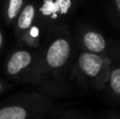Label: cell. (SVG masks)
Segmentation results:
<instances>
[{
    "instance_id": "obj_1",
    "label": "cell",
    "mask_w": 120,
    "mask_h": 119,
    "mask_svg": "<svg viewBox=\"0 0 120 119\" xmlns=\"http://www.w3.org/2000/svg\"><path fill=\"white\" fill-rule=\"evenodd\" d=\"M76 46L70 27H60L44 39L39 50L34 86L46 96H60L71 79Z\"/></svg>"
},
{
    "instance_id": "obj_2",
    "label": "cell",
    "mask_w": 120,
    "mask_h": 119,
    "mask_svg": "<svg viewBox=\"0 0 120 119\" xmlns=\"http://www.w3.org/2000/svg\"><path fill=\"white\" fill-rule=\"evenodd\" d=\"M110 56L92 54L77 50L71 71V80L85 90H105L111 69Z\"/></svg>"
},
{
    "instance_id": "obj_3",
    "label": "cell",
    "mask_w": 120,
    "mask_h": 119,
    "mask_svg": "<svg viewBox=\"0 0 120 119\" xmlns=\"http://www.w3.org/2000/svg\"><path fill=\"white\" fill-rule=\"evenodd\" d=\"M52 109L53 102L46 95L20 93L0 105V119H43Z\"/></svg>"
},
{
    "instance_id": "obj_4",
    "label": "cell",
    "mask_w": 120,
    "mask_h": 119,
    "mask_svg": "<svg viewBox=\"0 0 120 119\" xmlns=\"http://www.w3.org/2000/svg\"><path fill=\"white\" fill-rule=\"evenodd\" d=\"M38 59L39 51L19 46L6 57L3 67L4 73L10 79L16 82L34 86Z\"/></svg>"
},
{
    "instance_id": "obj_5",
    "label": "cell",
    "mask_w": 120,
    "mask_h": 119,
    "mask_svg": "<svg viewBox=\"0 0 120 119\" xmlns=\"http://www.w3.org/2000/svg\"><path fill=\"white\" fill-rule=\"evenodd\" d=\"M13 26L19 46L40 50L44 36L37 20V6L35 4L31 2L24 4Z\"/></svg>"
},
{
    "instance_id": "obj_6",
    "label": "cell",
    "mask_w": 120,
    "mask_h": 119,
    "mask_svg": "<svg viewBox=\"0 0 120 119\" xmlns=\"http://www.w3.org/2000/svg\"><path fill=\"white\" fill-rule=\"evenodd\" d=\"M73 37L77 50L102 56L109 55L108 39L101 32L91 25L78 24Z\"/></svg>"
},
{
    "instance_id": "obj_7",
    "label": "cell",
    "mask_w": 120,
    "mask_h": 119,
    "mask_svg": "<svg viewBox=\"0 0 120 119\" xmlns=\"http://www.w3.org/2000/svg\"><path fill=\"white\" fill-rule=\"evenodd\" d=\"M105 90L112 99L120 104V67L112 61L110 69V76Z\"/></svg>"
},
{
    "instance_id": "obj_8",
    "label": "cell",
    "mask_w": 120,
    "mask_h": 119,
    "mask_svg": "<svg viewBox=\"0 0 120 119\" xmlns=\"http://www.w3.org/2000/svg\"><path fill=\"white\" fill-rule=\"evenodd\" d=\"M23 5L24 0H5L3 7V19L8 26H12L14 24Z\"/></svg>"
},
{
    "instance_id": "obj_9",
    "label": "cell",
    "mask_w": 120,
    "mask_h": 119,
    "mask_svg": "<svg viewBox=\"0 0 120 119\" xmlns=\"http://www.w3.org/2000/svg\"><path fill=\"white\" fill-rule=\"evenodd\" d=\"M108 44L111 60L120 67V42L117 40H108Z\"/></svg>"
},
{
    "instance_id": "obj_10",
    "label": "cell",
    "mask_w": 120,
    "mask_h": 119,
    "mask_svg": "<svg viewBox=\"0 0 120 119\" xmlns=\"http://www.w3.org/2000/svg\"><path fill=\"white\" fill-rule=\"evenodd\" d=\"M11 88H12L11 84H8V82L4 81L3 79H0V95L3 94V93L6 92L8 90H10Z\"/></svg>"
},
{
    "instance_id": "obj_11",
    "label": "cell",
    "mask_w": 120,
    "mask_h": 119,
    "mask_svg": "<svg viewBox=\"0 0 120 119\" xmlns=\"http://www.w3.org/2000/svg\"><path fill=\"white\" fill-rule=\"evenodd\" d=\"M4 44H5V39H4V34L2 32L1 27H0V55L2 54L4 48Z\"/></svg>"
},
{
    "instance_id": "obj_12",
    "label": "cell",
    "mask_w": 120,
    "mask_h": 119,
    "mask_svg": "<svg viewBox=\"0 0 120 119\" xmlns=\"http://www.w3.org/2000/svg\"><path fill=\"white\" fill-rule=\"evenodd\" d=\"M57 119H86V118L82 117V116H79V115H75V114H68V115H64Z\"/></svg>"
},
{
    "instance_id": "obj_13",
    "label": "cell",
    "mask_w": 120,
    "mask_h": 119,
    "mask_svg": "<svg viewBox=\"0 0 120 119\" xmlns=\"http://www.w3.org/2000/svg\"><path fill=\"white\" fill-rule=\"evenodd\" d=\"M101 119H120V113H110Z\"/></svg>"
}]
</instances>
